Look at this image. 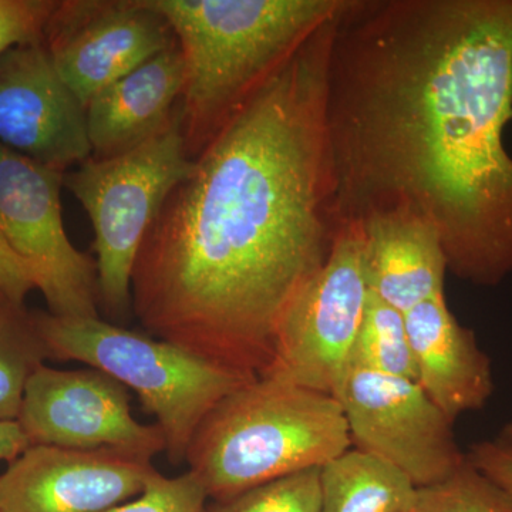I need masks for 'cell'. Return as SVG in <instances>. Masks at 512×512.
<instances>
[{
  "mask_svg": "<svg viewBox=\"0 0 512 512\" xmlns=\"http://www.w3.org/2000/svg\"><path fill=\"white\" fill-rule=\"evenodd\" d=\"M47 357L76 360L134 390L157 419L173 466L185 463L198 427L229 394L252 380L180 346L97 318L32 313Z\"/></svg>",
  "mask_w": 512,
  "mask_h": 512,
  "instance_id": "obj_5",
  "label": "cell"
},
{
  "mask_svg": "<svg viewBox=\"0 0 512 512\" xmlns=\"http://www.w3.org/2000/svg\"><path fill=\"white\" fill-rule=\"evenodd\" d=\"M46 357L32 313L0 320V420H18L29 379Z\"/></svg>",
  "mask_w": 512,
  "mask_h": 512,
  "instance_id": "obj_19",
  "label": "cell"
},
{
  "mask_svg": "<svg viewBox=\"0 0 512 512\" xmlns=\"http://www.w3.org/2000/svg\"><path fill=\"white\" fill-rule=\"evenodd\" d=\"M23 311V309L15 308V306L10 305L8 299L0 293V320L8 318L9 315H12L13 312Z\"/></svg>",
  "mask_w": 512,
  "mask_h": 512,
  "instance_id": "obj_27",
  "label": "cell"
},
{
  "mask_svg": "<svg viewBox=\"0 0 512 512\" xmlns=\"http://www.w3.org/2000/svg\"><path fill=\"white\" fill-rule=\"evenodd\" d=\"M36 288V278L25 259L20 258L0 235V293L10 305L25 309V299Z\"/></svg>",
  "mask_w": 512,
  "mask_h": 512,
  "instance_id": "obj_24",
  "label": "cell"
},
{
  "mask_svg": "<svg viewBox=\"0 0 512 512\" xmlns=\"http://www.w3.org/2000/svg\"><path fill=\"white\" fill-rule=\"evenodd\" d=\"M0 146L62 173L92 157L86 106L43 40L0 56Z\"/></svg>",
  "mask_w": 512,
  "mask_h": 512,
  "instance_id": "obj_12",
  "label": "cell"
},
{
  "mask_svg": "<svg viewBox=\"0 0 512 512\" xmlns=\"http://www.w3.org/2000/svg\"><path fill=\"white\" fill-rule=\"evenodd\" d=\"M18 421L30 446L119 450L147 458L165 451L160 427L141 424L131 414L127 387L93 367H37Z\"/></svg>",
  "mask_w": 512,
  "mask_h": 512,
  "instance_id": "obj_10",
  "label": "cell"
},
{
  "mask_svg": "<svg viewBox=\"0 0 512 512\" xmlns=\"http://www.w3.org/2000/svg\"><path fill=\"white\" fill-rule=\"evenodd\" d=\"M192 165L178 106L170 123L146 143L119 156L90 157L64 174V187L92 221L99 303L111 316L130 311L141 245Z\"/></svg>",
  "mask_w": 512,
  "mask_h": 512,
  "instance_id": "obj_6",
  "label": "cell"
},
{
  "mask_svg": "<svg viewBox=\"0 0 512 512\" xmlns=\"http://www.w3.org/2000/svg\"><path fill=\"white\" fill-rule=\"evenodd\" d=\"M359 222L367 286L383 302L406 313L446 295V256L431 225L403 211L379 212Z\"/></svg>",
  "mask_w": 512,
  "mask_h": 512,
  "instance_id": "obj_16",
  "label": "cell"
},
{
  "mask_svg": "<svg viewBox=\"0 0 512 512\" xmlns=\"http://www.w3.org/2000/svg\"><path fill=\"white\" fill-rule=\"evenodd\" d=\"M367 295L362 227L359 221L343 222L325 264L279 323L274 356L262 377L336 397L348 373Z\"/></svg>",
  "mask_w": 512,
  "mask_h": 512,
  "instance_id": "obj_7",
  "label": "cell"
},
{
  "mask_svg": "<svg viewBox=\"0 0 512 512\" xmlns=\"http://www.w3.org/2000/svg\"><path fill=\"white\" fill-rule=\"evenodd\" d=\"M59 0H0V56L13 47L39 42Z\"/></svg>",
  "mask_w": 512,
  "mask_h": 512,
  "instance_id": "obj_23",
  "label": "cell"
},
{
  "mask_svg": "<svg viewBox=\"0 0 512 512\" xmlns=\"http://www.w3.org/2000/svg\"><path fill=\"white\" fill-rule=\"evenodd\" d=\"M501 439L508 441V443L512 444V420L508 421L507 424L503 427L500 434Z\"/></svg>",
  "mask_w": 512,
  "mask_h": 512,
  "instance_id": "obj_28",
  "label": "cell"
},
{
  "mask_svg": "<svg viewBox=\"0 0 512 512\" xmlns=\"http://www.w3.org/2000/svg\"><path fill=\"white\" fill-rule=\"evenodd\" d=\"M43 42L64 83L87 106L177 40L148 0H59Z\"/></svg>",
  "mask_w": 512,
  "mask_h": 512,
  "instance_id": "obj_11",
  "label": "cell"
},
{
  "mask_svg": "<svg viewBox=\"0 0 512 512\" xmlns=\"http://www.w3.org/2000/svg\"><path fill=\"white\" fill-rule=\"evenodd\" d=\"M340 15L202 148L134 266L131 308L151 336L249 380L338 231L326 97Z\"/></svg>",
  "mask_w": 512,
  "mask_h": 512,
  "instance_id": "obj_2",
  "label": "cell"
},
{
  "mask_svg": "<svg viewBox=\"0 0 512 512\" xmlns=\"http://www.w3.org/2000/svg\"><path fill=\"white\" fill-rule=\"evenodd\" d=\"M349 366L417 382L404 313L387 305L370 289Z\"/></svg>",
  "mask_w": 512,
  "mask_h": 512,
  "instance_id": "obj_18",
  "label": "cell"
},
{
  "mask_svg": "<svg viewBox=\"0 0 512 512\" xmlns=\"http://www.w3.org/2000/svg\"><path fill=\"white\" fill-rule=\"evenodd\" d=\"M151 458L30 446L0 476V512H106L143 493Z\"/></svg>",
  "mask_w": 512,
  "mask_h": 512,
  "instance_id": "obj_13",
  "label": "cell"
},
{
  "mask_svg": "<svg viewBox=\"0 0 512 512\" xmlns=\"http://www.w3.org/2000/svg\"><path fill=\"white\" fill-rule=\"evenodd\" d=\"M406 512H512V494L467 458L444 480L417 488Z\"/></svg>",
  "mask_w": 512,
  "mask_h": 512,
  "instance_id": "obj_20",
  "label": "cell"
},
{
  "mask_svg": "<svg viewBox=\"0 0 512 512\" xmlns=\"http://www.w3.org/2000/svg\"><path fill=\"white\" fill-rule=\"evenodd\" d=\"M185 63L181 119L194 160L229 119L350 0H148Z\"/></svg>",
  "mask_w": 512,
  "mask_h": 512,
  "instance_id": "obj_3",
  "label": "cell"
},
{
  "mask_svg": "<svg viewBox=\"0 0 512 512\" xmlns=\"http://www.w3.org/2000/svg\"><path fill=\"white\" fill-rule=\"evenodd\" d=\"M336 399L352 447L402 471L417 488L439 483L467 460L453 421L414 380L349 366Z\"/></svg>",
  "mask_w": 512,
  "mask_h": 512,
  "instance_id": "obj_9",
  "label": "cell"
},
{
  "mask_svg": "<svg viewBox=\"0 0 512 512\" xmlns=\"http://www.w3.org/2000/svg\"><path fill=\"white\" fill-rule=\"evenodd\" d=\"M64 174L0 146V235L32 268L49 313L97 318L96 261L64 229Z\"/></svg>",
  "mask_w": 512,
  "mask_h": 512,
  "instance_id": "obj_8",
  "label": "cell"
},
{
  "mask_svg": "<svg viewBox=\"0 0 512 512\" xmlns=\"http://www.w3.org/2000/svg\"><path fill=\"white\" fill-rule=\"evenodd\" d=\"M416 490L402 471L353 447L320 467V512H406Z\"/></svg>",
  "mask_w": 512,
  "mask_h": 512,
  "instance_id": "obj_17",
  "label": "cell"
},
{
  "mask_svg": "<svg viewBox=\"0 0 512 512\" xmlns=\"http://www.w3.org/2000/svg\"><path fill=\"white\" fill-rule=\"evenodd\" d=\"M28 447V436L18 420H0V461L12 463Z\"/></svg>",
  "mask_w": 512,
  "mask_h": 512,
  "instance_id": "obj_26",
  "label": "cell"
},
{
  "mask_svg": "<svg viewBox=\"0 0 512 512\" xmlns=\"http://www.w3.org/2000/svg\"><path fill=\"white\" fill-rule=\"evenodd\" d=\"M207 498V490L192 471L174 478L157 471L143 493L106 512H204Z\"/></svg>",
  "mask_w": 512,
  "mask_h": 512,
  "instance_id": "obj_22",
  "label": "cell"
},
{
  "mask_svg": "<svg viewBox=\"0 0 512 512\" xmlns=\"http://www.w3.org/2000/svg\"><path fill=\"white\" fill-rule=\"evenodd\" d=\"M339 224L416 215L450 274H512V0H350L326 97Z\"/></svg>",
  "mask_w": 512,
  "mask_h": 512,
  "instance_id": "obj_1",
  "label": "cell"
},
{
  "mask_svg": "<svg viewBox=\"0 0 512 512\" xmlns=\"http://www.w3.org/2000/svg\"><path fill=\"white\" fill-rule=\"evenodd\" d=\"M468 460L498 485L512 494V444L501 437L474 443Z\"/></svg>",
  "mask_w": 512,
  "mask_h": 512,
  "instance_id": "obj_25",
  "label": "cell"
},
{
  "mask_svg": "<svg viewBox=\"0 0 512 512\" xmlns=\"http://www.w3.org/2000/svg\"><path fill=\"white\" fill-rule=\"evenodd\" d=\"M417 383L431 402L456 423L461 414L483 409L495 390L493 362L476 333L458 322L446 295L404 313Z\"/></svg>",
  "mask_w": 512,
  "mask_h": 512,
  "instance_id": "obj_14",
  "label": "cell"
},
{
  "mask_svg": "<svg viewBox=\"0 0 512 512\" xmlns=\"http://www.w3.org/2000/svg\"><path fill=\"white\" fill-rule=\"evenodd\" d=\"M352 448L336 397L259 377L229 394L198 427L185 463L208 497L225 501L323 467Z\"/></svg>",
  "mask_w": 512,
  "mask_h": 512,
  "instance_id": "obj_4",
  "label": "cell"
},
{
  "mask_svg": "<svg viewBox=\"0 0 512 512\" xmlns=\"http://www.w3.org/2000/svg\"><path fill=\"white\" fill-rule=\"evenodd\" d=\"M204 512H320V467L215 501Z\"/></svg>",
  "mask_w": 512,
  "mask_h": 512,
  "instance_id": "obj_21",
  "label": "cell"
},
{
  "mask_svg": "<svg viewBox=\"0 0 512 512\" xmlns=\"http://www.w3.org/2000/svg\"><path fill=\"white\" fill-rule=\"evenodd\" d=\"M185 63L178 43L141 63L87 103L93 158L119 156L156 136L183 99Z\"/></svg>",
  "mask_w": 512,
  "mask_h": 512,
  "instance_id": "obj_15",
  "label": "cell"
}]
</instances>
